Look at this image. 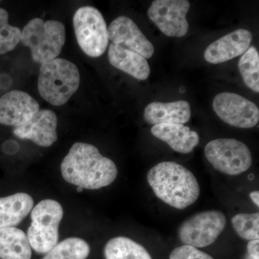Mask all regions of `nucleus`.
I'll return each instance as SVG.
<instances>
[{"label": "nucleus", "instance_id": "obj_1", "mask_svg": "<svg viewBox=\"0 0 259 259\" xmlns=\"http://www.w3.org/2000/svg\"><path fill=\"white\" fill-rule=\"evenodd\" d=\"M61 171L69 184L92 190L111 185L118 174L110 158L102 156L96 146L82 142L70 148L61 163Z\"/></svg>", "mask_w": 259, "mask_h": 259}, {"label": "nucleus", "instance_id": "obj_2", "mask_svg": "<svg viewBox=\"0 0 259 259\" xmlns=\"http://www.w3.org/2000/svg\"><path fill=\"white\" fill-rule=\"evenodd\" d=\"M147 180L158 198L175 208H187L199 198L198 181L192 171L176 162L158 163L148 171Z\"/></svg>", "mask_w": 259, "mask_h": 259}, {"label": "nucleus", "instance_id": "obj_3", "mask_svg": "<svg viewBox=\"0 0 259 259\" xmlns=\"http://www.w3.org/2000/svg\"><path fill=\"white\" fill-rule=\"evenodd\" d=\"M80 80L79 69L74 63L56 58L40 66L37 88L46 101L59 107L77 91Z\"/></svg>", "mask_w": 259, "mask_h": 259}, {"label": "nucleus", "instance_id": "obj_4", "mask_svg": "<svg viewBox=\"0 0 259 259\" xmlns=\"http://www.w3.org/2000/svg\"><path fill=\"white\" fill-rule=\"evenodd\" d=\"M20 41L30 49L32 60L45 64L61 54L66 42V28L57 20L32 19L21 30Z\"/></svg>", "mask_w": 259, "mask_h": 259}, {"label": "nucleus", "instance_id": "obj_5", "mask_svg": "<svg viewBox=\"0 0 259 259\" xmlns=\"http://www.w3.org/2000/svg\"><path fill=\"white\" fill-rule=\"evenodd\" d=\"M30 216L32 223L27 232L30 247L37 253H47L59 241L62 206L54 199H44L32 208Z\"/></svg>", "mask_w": 259, "mask_h": 259}, {"label": "nucleus", "instance_id": "obj_6", "mask_svg": "<svg viewBox=\"0 0 259 259\" xmlns=\"http://www.w3.org/2000/svg\"><path fill=\"white\" fill-rule=\"evenodd\" d=\"M76 40L85 54L100 57L109 44L106 22L97 8L85 6L76 10L73 18Z\"/></svg>", "mask_w": 259, "mask_h": 259}, {"label": "nucleus", "instance_id": "obj_7", "mask_svg": "<svg viewBox=\"0 0 259 259\" xmlns=\"http://www.w3.org/2000/svg\"><path fill=\"white\" fill-rule=\"evenodd\" d=\"M204 155L216 170L231 176L246 171L252 164L249 148L236 139H218L209 141L204 148Z\"/></svg>", "mask_w": 259, "mask_h": 259}, {"label": "nucleus", "instance_id": "obj_8", "mask_svg": "<svg viewBox=\"0 0 259 259\" xmlns=\"http://www.w3.org/2000/svg\"><path fill=\"white\" fill-rule=\"evenodd\" d=\"M226 215L221 211L207 210L191 216L181 224L178 234L185 245L204 248L212 245L226 228Z\"/></svg>", "mask_w": 259, "mask_h": 259}, {"label": "nucleus", "instance_id": "obj_9", "mask_svg": "<svg viewBox=\"0 0 259 259\" xmlns=\"http://www.w3.org/2000/svg\"><path fill=\"white\" fill-rule=\"evenodd\" d=\"M190 8L187 0H155L148 10V16L164 35L185 36L189 30L187 15Z\"/></svg>", "mask_w": 259, "mask_h": 259}, {"label": "nucleus", "instance_id": "obj_10", "mask_svg": "<svg viewBox=\"0 0 259 259\" xmlns=\"http://www.w3.org/2000/svg\"><path fill=\"white\" fill-rule=\"evenodd\" d=\"M212 107L221 120L233 127L251 128L258 123V107L241 95L218 94L213 100Z\"/></svg>", "mask_w": 259, "mask_h": 259}, {"label": "nucleus", "instance_id": "obj_11", "mask_svg": "<svg viewBox=\"0 0 259 259\" xmlns=\"http://www.w3.org/2000/svg\"><path fill=\"white\" fill-rule=\"evenodd\" d=\"M109 40L112 44L130 49L142 56L145 59H150L154 54L153 44L145 36L138 25L125 16L115 19L107 28Z\"/></svg>", "mask_w": 259, "mask_h": 259}, {"label": "nucleus", "instance_id": "obj_12", "mask_svg": "<svg viewBox=\"0 0 259 259\" xmlns=\"http://www.w3.org/2000/svg\"><path fill=\"white\" fill-rule=\"evenodd\" d=\"M40 110L38 102L25 92L13 90L0 98V124L18 127Z\"/></svg>", "mask_w": 259, "mask_h": 259}, {"label": "nucleus", "instance_id": "obj_13", "mask_svg": "<svg viewBox=\"0 0 259 259\" xmlns=\"http://www.w3.org/2000/svg\"><path fill=\"white\" fill-rule=\"evenodd\" d=\"M58 117L52 110H41L26 123L15 127L13 134L19 139L30 140L41 147H49L57 141Z\"/></svg>", "mask_w": 259, "mask_h": 259}, {"label": "nucleus", "instance_id": "obj_14", "mask_svg": "<svg viewBox=\"0 0 259 259\" xmlns=\"http://www.w3.org/2000/svg\"><path fill=\"white\" fill-rule=\"evenodd\" d=\"M253 36L245 29H238L213 42L204 53V59L212 64L226 62L243 55L250 47Z\"/></svg>", "mask_w": 259, "mask_h": 259}, {"label": "nucleus", "instance_id": "obj_15", "mask_svg": "<svg viewBox=\"0 0 259 259\" xmlns=\"http://www.w3.org/2000/svg\"><path fill=\"white\" fill-rule=\"evenodd\" d=\"M151 131L174 151L184 154L192 152L199 143V134L183 124H158L153 125Z\"/></svg>", "mask_w": 259, "mask_h": 259}, {"label": "nucleus", "instance_id": "obj_16", "mask_svg": "<svg viewBox=\"0 0 259 259\" xmlns=\"http://www.w3.org/2000/svg\"><path fill=\"white\" fill-rule=\"evenodd\" d=\"M190 103L185 100L171 102H153L146 107L144 119L151 125L185 124L190 120Z\"/></svg>", "mask_w": 259, "mask_h": 259}, {"label": "nucleus", "instance_id": "obj_17", "mask_svg": "<svg viewBox=\"0 0 259 259\" xmlns=\"http://www.w3.org/2000/svg\"><path fill=\"white\" fill-rule=\"evenodd\" d=\"M108 59L112 66L135 79L143 81L149 77L151 68L147 60L134 51L112 42L108 49Z\"/></svg>", "mask_w": 259, "mask_h": 259}, {"label": "nucleus", "instance_id": "obj_18", "mask_svg": "<svg viewBox=\"0 0 259 259\" xmlns=\"http://www.w3.org/2000/svg\"><path fill=\"white\" fill-rule=\"evenodd\" d=\"M33 205L31 196L24 192L0 197V229L18 226L31 212Z\"/></svg>", "mask_w": 259, "mask_h": 259}, {"label": "nucleus", "instance_id": "obj_19", "mask_svg": "<svg viewBox=\"0 0 259 259\" xmlns=\"http://www.w3.org/2000/svg\"><path fill=\"white\" fill-rule=\"evenodd\" d=\"M32 248L27 234L12 227L0 229V259H30Z\"/></svg>", "mask_w": 259, "mask_h": 259}, {"label": "nucleus", "instance_id": "obj_20", "mask_svg": "<svg viewBox=\"0 0 259 259\" xmlns=\"http://www.w3.org/2000/svg\"><path fill=\"white\" fill-rule=\"evenodd\" d=\"M104 255L105 259H152L143 245L124 236L115 237L107 242Z\"/></svg>", "mask_w": 259, "mask_h": 259}, {"label": "nucleus", "instance_id": "obj_21", "mask_svg": "<svg viewBox=\"0 0 259 259\" xmlns=\"http://www.w3.org/2000/svg\"><path fill=\"white\" fill-rule=\"evenodd\" d=\"M90 247L84 240L69 238L57 243L42 259H86Z\"/></svg>", "mask_w": 259, "mask_h": 259}, {"label": "nucleus", "instance_id": "obj_22", "mask_svg": "<svg viewBox=\"0 0 259 259\" xmlns=\"http://www.w3.org/2000/svg\"><path fill=\"white\" fill-rule=\"evenodd\" d=\"M238 69L245 84L255 93H259V55L254 47H250L242 55Z\"/></svg>", "mask_w": 259, "mask_h": 259}, {"label": "nucleus", "instance_id": "obj_23", "mask_svg": "<svg viewBox=\"0 0 259 259\" xmlns=\"http://www.w3.org/2000/svg\"><path fill=\"white\" fill-rule=\"evenodd\" d=\"M21 40V30L9 23V14L0 8V56L14 50Z\"/></svg>", "mask_w": 259, "mask_h": 259}, {"label": "nucleus", "instance_id": "obj_24", "mask_svg": "<svg viewBox=\"0 0 259 259\" xmlns=\"http://www.w3.org/2000/svg\"><path fill=\"white\" fill-rule=\"evenodd\" d=\"M231 223L237 234L243 239L258 240V212L239 213L232 218Z\"/></svg>", "mask_w": 259, "mask_h": 259}, {"label": "nucleus", "instance_id": "obj_25", "mask_svg": "<svg viewBox=\"0 0 259 259\" xmlns=\"http://www.w3.org/2000/svg\"><path fill=\"white\" fill-rule=\"evenodd\" d=\"M169 259H214L195 247L184 245L172 250Z\"/></svg>", "mask_w": 259, "mask_h": 259}, {"label": "nucleus", "instance_id": "obj_26", "mask_svg": "<svg viewBox=\"0 0 259 259\" xmlns=\"http://www.w3.org/2000/svg\"><path fill=\"white\" fill-rule=\"evenodd\" d=\"M248 255L251 258L259 259V241L258 240H252L248 242L247 245Z\"/></svg>", "mask_w": 259, "mask_h": 259}, {"label": "nucleus", "instance_id": "obj_27", "mask_svg": "<svg viewBox=\"0 0 259 259\" xmlns=\"http://www.w3.org/2000/svg\"><path fill=\"white\" fill-rule=\"evenodd\" d=\"M250 199L253 201V203L259 207V192L258 191H253V192H250L249 194Z\"/></svg>", "mask_w": 259, "mask_h": 259}, {"label": "nucleus", "instance_id": "obj_28", "mask_svg": "<svg viewBox=\"0 0 259 259\" xmlns=\"http://www.w3.org/2000/svg\"><path fill=\"white\" fill-rule=\"evenodd\" d=\"M186 92L185 88H184V87H182V88H180V93H185Z\"/></svg>", "mask_w": 259, "mask_h": 259}, {"label": "nucleus", "instance_id": "obj_29", "mask_svg": "<svg viewBox=\"0 0 259 259\" xmlns=\"http://www.w3.org/2000/svg\"><path fill=\"white\" fill-rule=\"evenodd\" d=\"M83 189L81 188V187H78L77 188V192H82Z\"/></svg>", "mask_w": 259, "mask_h": 259}, {"label": "nucleus", "instance_id": "obj_30", "mask_svg": "<svg viewBox=\"0 0 259 259\" xmlns=\"http://www.w3.org/2000/svg\"><path fill=\"white\" fill-rule=\"evenodd\" d=\"M245 259H254V258H251V257L249 256V255H247L246 257H245Z\"/></svg>", "mask_w": 259, "mask_h": 259}]
</instances>
